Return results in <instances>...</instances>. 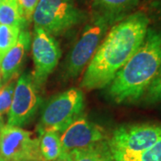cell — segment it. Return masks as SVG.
Segmentation results:
<instances>
[{"label":"cell","mask_w":161,"mask_h":161,"mask_svg":"<svg viewBox=\"0 0 161 161\" xmlns=\"http://www.w3.org/2000/svg\"><path fill=\"white\" fill-rule=\"evenodd\" d=\"M31 43V34L26 30H21L15 44L6 52L0 61L2 80L6 82L17 75Z\"/></svg>","instance_id":"11"},{"label":"cell","mask_w":161,"mask_h":161,"mask_svg":"<svg viewBox=\"0 0 161 161\" xmlns=\"http://www.w3.org/2000/svg\"><path fill=\"white\" fill-rule=\"evenodd\" d=\"M161 71V28H150L142 44L121 68L108 87L115 103H131L144 93Z\"/></svg>","instance_id":"2"},{"label":"cell","mask_w":161,"mask_h":161,"mask_svg":"<svg viewBox=\"0 0 161 161\" xmlns=\"http://www.w3.org/2000/svg\"><path fill=\"white\" fill-rule=\"evenodd\" d=\"M84 109V96L77 88H72L52 98L42 113L38 131L63 132L78 119Z\"/></svg>","instance_id":"4"},{"label":"cell","mask_w":161,"mask_h":161,"mask_svg":"<svg viewBox=\"0 0 161 161\" xmlns=\"http://www.w3.org/2000/svg\"><path fill=\"white\" fill-rule=\"evenodd\" d=\"M40 103V98L32 76L23 74L18 78L15 84L7 125L17 127L26 125L35 116Z\"/></svg>","instance_id":"9"},{"label":"cell","mask_w":161,"mask_h":161,"mask_svg":"<svg viewBox=\"0 0 161 161\" xmlns=\"http://www.w3.org/2000/svg\"><path fill=\"white\" fill-rule=\"evenodd\" d=\"M68 154L72 161H113L108 144L105 143L91 150H75Z\"/></svg>","instance_id":"15"},{"label":"cell","mask_w":161,"mask_h":161,"mask_svg":"<svg viewBox=\"0 0 161 161\" xmlns=\"http://www.w3.org/2000/svg\"><path fill=\"white\" fill-rule=\"evenodd\" d=\"M113 161H116V160H115V159H114V158H113Z\"/></svg>","instance_id":"25"},{"label":"cell","mask_w":161,"mask_h":161,"mask_svg":"<svg viewBox=\"0 0 161 161\" xmlns=\"http://www.w3.org/2000/svg\"><path fill=\"white\" fill-rule=\"evenodd\" d=\"M142 98L148 104L161 102V71L144 93Z\"/></svg>","instance_id":"19"},{"label":"cell","mask_w":161,"mask_h":161,"mask_svg":"<svg viewBox=\"0 0 161 161\" xmlns=\"http://www.w3.org/2000/svg\"><path fill=\"white\" fill-rule=\"evenodd\" d=\"M4 121L3 119H0V134H1V130H2V127L4 126Z\"/></svg>","instance_id":"22"},{"label":"cell","mask_w":161,"mask_h":161,"mask_svg":"<svg viewBox=\"0 0 161 161\" xmlns=\"http://www.w3.org/2000/svg\"><path fill=\"white\" fill-rule=\"evenodd\" d=\"M0 161H9V160H7V159H5L4 158H2V157H0Z\"/></svg>","instance_id":"23"},{"label":"cell","mask_w":161,"mask_h":161,"mask_svg":"<svg viewBox=\"0 0 161 161\" xmlns=\"http://www.w3.org/2000/svg\"><path fill=\"white\" fill-rule=\"evenodd\" d=\"M31 54L34 64L32 80L38 88L43 86L58 65L61 51L53 36L40 28H35L31 41Z\"/></svg>","instance_id":"8"},{"label":"cell","mask_w":161,"mask_h":161,"mask_svg":"<svg viewBox=\"0 0 161 161\" xmlns=\"http://www.w3.org/2000/svg\"><path fill=\"white\" fill-rule=\"evenodd\" d=\"M0 157L9 161L43 160L40 137L21 127L4 125L0 134Z\"/></svg>","instance_id":"7"},{"label":"cell","mask_w":161,"mask_h":161,"mask_svg":"<svg viewBox=\"0 0 161 161\" xmlns=\"http://www.w3.org/2000/svg\"><path fill=\"white\" fill-rule=\"evenodd\" d=\"M40 154L45 161H55L63 154L58 132L48 131L40 134Z\"/></svg>","instance_id":"13"},{"label":"cell","mask_w":161,"mask_h":161,"mask_svg":"<svg viewBox=\"0 0 161 161\" xmlns=\"http://www.w3.org/2000/svg\"><path fill=\"white\" fill-rule=\"evenodd\" d=\"M161 137V125L141 124L117 128L108 142L111 155L140 153L150 149Z\"/></svg>","instance_id":"6"},{"label":"cell","mask_w":161,"mask_h":161,"mask_svg":"<svg viewBox=\"0 0 161 161\" xmlns=\"http://www.w3.org/2000/svg\"><path fill=\"white\" fill-rule=\"evenodd\" d=\"M105 138L103 128L83 116L71 124L60 136L63 152L65 153L96 148L104 143Z\"/></svg>","instance_id":"10"},{"label":"cell","mask_w":161,"mask_h":161,"mask_svg":"<svg viewBox=\"0 0 161 161\" xmlns=\"http://www.w3.org/2000/svg\"><path fill=\"white\" fill-rule=\"evenodd\" d=\"M1 80H2V75H1V71H0V82H1Z\"/></svg>","instance_id":"24"},{"label":"cell","mask_w":161,"mask_h":161,"mask_svg":"<svg viewBox=\"0 0 161 161\" xmlns=\"http://www.w3.org/2000/svg\"><path fill=\"white\" fill-rule=\"evenodd\" d=\"M84 19V13L74 0H40L32 15L35 28L51 36L63 34Z\"/></svg>","instance_id":"3"},{"label":"cell","mask_w":161,"mask_h":161,"mask_svg":"<svg viewBox=\"0 0 161 161\" xmlns=\"http://www.w3.org/2000/svg\"><path fill=\"white\" fill-rule=\"evenodd\" d=\"M0 4H1V0H0Z\"/></svg>","instance_id":"26"},{"label":"cell","mask_w":161,"mask_h":161,"mask_svg":"<svg viewBox=\"0 0 161 161\" xmlns=\"http://www.w3.org/2000/svg\"><path fill=\"white\" fill-rule=\"evenodd\" d=\"M41 161H45V160H41Z\"/></svg>","instance_id":"27"},{"label":"cell","mask_w":161,"mask_h":161,"mask_svg":"<svg viewBox=\"0 0 161 161\" xmlns=\"http://www.w3.org/2000/svg\"><path fill=\"white\" fill-rule=\"evenodd\" d=\"M39 1L40 0H18L22 17L26 23L31 22L33 13Z\"/></svg>","instance_id":"20"},{"label":"cell","mask_w":161,"mask_h":161,"mask_svg":"<svg viewBox=\"0 0 161 161\" xmlns=\"http://www.w3.org/2000/svg\"><path fill=\"white\" fill-rule=\"evenodd\" d=\"M140 0H93L94 14L106 17L112 25L131 14Z\"/></svg>","instance_id":"12"},{"label":"cell","mask_w":161,"mask_h":161,"mask_svg":"<svg viewBox=\"0 0 161 161\" xmlns=\"http://www.w3.org/2000/svg\"><path fill=\"white\" fill-rule=\"evenodd\" d=\"M111 25L112 23L107 18L94 14L92 21L85 27L70 53L66 64L67 77L75 78L80 75L87 64L91 62Z\"/></svg>","instance_id":"5"},{"label":"cell","mask_w":161,"mask_h":161,"mask_svg":"<svg viewBox=\"0 0 161 161\" xmlns=\"http://www.w3.org/2000/svg\"><path fill=\"white\" fill-rule=\"evenodd\" d=\"M15 77L12 78L7 81V83L0 87V119H3V116L8 114L11 108L14 92L16 84Z\"/></svg>","instance_id":"18"},{"label":"cell","mask_w":161,"mask_h":161,"mask_svg":"<svg viewBox=\"0 0 161 161\" xmlns=\"http://www.w3.org/2000/svg\"><path fill=\"white\" fill-rule=\"evenodd\" d=\"M0 24L14 26L22 30L24 28L26 23L22 17L18 0H1Z\"/></svg>","instance_id":"14"},{"label":"cell","mask_w":161,"mask_h":161,"mask_svg":"<svg viewBox=\"0 0 161 161\" xmlns=\"http://www.w3.org/2000/svg\"><path fill=\"white\" fill-rule=\"evenodd\" d=\"M21 30L14 26L0 24V61L6 52L15 44Z\"/></svg>","instance_id":"17"},{"label":"cell","mask_w":161,"mask_h":161,"mask_svg":"<svg viewBox=\"0 0 161 161\" xmlns=\"http://www.w3.org/2000/svg\"><path fill=\"white\" fill-rule=\"evenodd\" d=\"M149 25L150 19L143 12L131 14L114 24L88 64L81 87L96 90L109 85L142 44Z\"/></svg>","instance_id":"1"},{"label":"cell","mask_w":161,"mask_h":161,"mask_svg":"<svg viewBox=\"0 0 161 161\" xmlns=\"http://www.w3.org/2000/svg\"><path fill=\"white\" fill-rule=\"evenodd\" d=\"M55 161H72V158H71V157L68 153L63 152V154Z\"/></svg>","instance_id":"21"},{"label":"cell","mask_w":161,"mask_h":161,"mask_svg":"<svg viewBox=\"0 0 161 161\" xmlns=\"http://www.w3.org/2000/svg\"><path fill=\"white\" fill-rule=\"evenodd\" d=\"M116 161H161V137L150 149L140 153L112 155Z\"/></svg>","instance_id":"16"}]
</instances>
